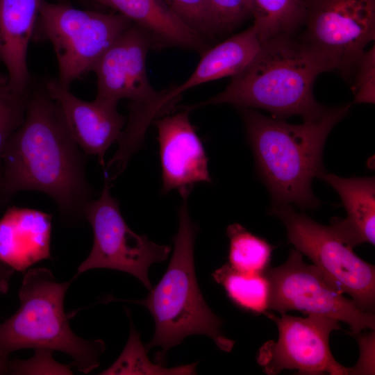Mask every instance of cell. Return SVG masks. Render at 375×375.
Here are the masks:
<instances>
[{
    "label": "cell",
    "instance_id": "31",
    "mask_svg": "<svg viewBox=\"0 0 375 375\" xmlns=\"http://www.w3.org/2000/svg\"><path fill=\"white\" fill-rule=\"evenodd\" d=\"M9 360L0 351V374H8V364Z\"/></svg>",
    "mask_w": 375,
    "mask_h": 375
},
{
    "label": "cell",
    "instance_id": "1",
    "mask_svg": "<svg viewBox=\"0 0 375 375\" xmlns=\"http://www.w3.org/2000/svg\"><path fill=\"white\" fill-rule=\"evenodd\" d=\"M85 156L44 85L32 88L24 120L2 156L1 199L23 190L41 192L54 201L62 222L81 224L95 195L86 177Z\"/></svg>",
    "mask_w": 375,
    "mask_h": 375
},
{
    "label": "cell",
    "instance_id": "11",
    "mask_svg": "<svg viewBox=\"0 0 375 375\" xmlns=\"http://www.w3.org/2000/svg\"><path fill=\"white\" fill-rule=\"evenodd\" d=\"M301 40L348 79L375 37V0H308Z\"/></svg>",
    "mask_w": 375,
    "mask_h": 375
},
{
    "label": "cell",
    "instance_id": "27",
    "mask_svg": "<svg viewBox=\"0 0 375 375\" xmlns=\"http://www.w3.org/2000/svg\"><path fill=\"white\" fill-rule=\"evenodd\" d=\"M52 351L35 349L33 356L27 360H9L8 374H72L70 367L58 363L52 356Z\"/></svg>",
    "mask_w": 375,
    "mask_h": 375
},
{
    "label": "cell",
    "instance_id": "9",
    "mask_svg": "<svg viewBox=\"0 0 375 375\" xmlns=\"http://www.w3.org/2000/svg\"><path fill=\"white\" fill-rule=\"evenodd\" d=\"M85 218L92 227L94 242L74 278L90 269H115L133 275L150 290L149 269L153 263L166 260L172 247L156 244L147 235H139L129 228L121 213L119 201L110 194V181L107 177H104L99 197L88 203Z\"/></svg>",
    "mask_w": 375,
    "mask_h": 375
},
{
    "label": "cell",
    "instance_id": "4",
    "mask_svg": "<svg viewBox=\"0 0 375 375\" xmlns=\"http://www.w3.org/2000/svg\"><path fill=\"white\" fill-rule=\"evenodd\" d=\"M181 203L178 209V228L172 238L174 251L167 269L148 296L140 300H118L108 297L106 302L122 301L147 308L155 322L154 334L145 345L149 351L160 349L156 363L163 365L167 351L192 335L210 338L215 345L230 352L235 342L222 331V320L208 307L199 289L195 273L194 249L198 226L188 210L191 191L178 192Z\"/></svg>",
    "mask_w": 375,
    "mask_h": 375
},
{
    "label": "cell",
    "instance_id": "5",
    "mask_svg": "<svg viewBox=\"0 0 375 375\" xmlns=\"http://www.w3.org/2000/svg\"><path fill=\"white\" fill-rule=\"evenodd\" d=\"M73 279L60 283L45 267L27 269L19 290L20 306L0 325V351L5 356L23 349H44L71 356L84 374L99 366L104 342L77 336L65 312V296Z\"/></svg>",
    "mask_w": 375,
    "mask_h": 375
},
{
    "label": "cell",
    "instance_id": "21",
    "mask_svg": "<svg viewBox=\"0 0 375 375\" xmlns=\"http://www.w3.org/2000/svg\"><path fill=\"white\" fill-rule=\"evenodd\" d=\"M308 0H251L252 16L261 42L291 35L304 22Z\"/></svg>",
    "mask_w": 375,
    "mask_h": 375
},
{
    "label": "cell",
    "instance_id": "7",
    "mask_svg": "<svg viewBox=\"0 0 375 375\" xmlns=\"http://www.w3.org/2000/svg\"><path fill=\"white\" fill-rule=\"evenodd\" d=\"M133 22L119 13L80 10L68 2L43 0L33 39L49 41L58 65V82L66 88L91 69Z\"/></svg>",
    "mask_w": 375,
    "mask_h": 375
},
{
    "label": "cell",
    "instance_id": "20",
    "mask_svg": "<svg viewBox=\"0 0 375 375\" xmlns=\"http://www.w3.org/2000/svg\"><path fill=\"white\" fill-rule=\"evenodd\" d=\"M212 276L240 309L255 315L268 310L269 284L265 273L242 272L227 263L216 269Z\"/></svg>",
    "mask_w": 375,
    "mask_h": 375
},
{
    "label": "cell",
    "instance_id": "18",
    "mask_svg": "<svg viewBox=\"0 0 375 375\" xmlns=\"http://www.w3.org/2000/svg\"><path fill=\"white\" fill-rule=\"evenodd\" d=\"M253 25L205 51L190 77L182 84L166 88L164 103L174 108L184 92L197 85L233 76L245 69L261 47Z\"/></svg>",
    "mask_w": 375,
    "mask_h": 375
},
{
    "label": "cell",
    "instance_id": "14",
    "mask_svg": "<svg viewBox=\"0 0 375 375\" xmlns=\"http://www.w3.org/2000/svg\"><path fill=\"white\" fill-rule=\"evenodd\" d=\"M44 87L60 106L80 149L86 156L98 157L104 167L105 153L117 142L126 124V117L117 110L118 103L97 98L92 101L82 100L57 78L47 81Z\"/></svg>",
    "mask_w": 375,
    "mask_h": 375
},
{
    "label": "cell",
    "instance_id": "8",
    "mask_svg": "<svg viewBox=\"0 0 375 375\" xmlns=\"http://www.w3.org/2000/svg\"><path fill=\"white\" fill-rule=\"evenodd\" d=\"M269 211L283 223L288 241L294 249L308 257L335 289L349 294L361 310L374 311L373 265L359 258L329 226L297 212L292 205H272Z\"/></svg>",
    "mask_w": 375,
    "mask_h": 375
},
{
    "label": "cell",
    "instance_id": "15",
    "mask_svg": "<svg viewBox=\"0 0 375 375\" xmlns=\"http://www.w3.org/2000/svg\"><path fill=\"white\" fill-rule=\"evenodd\" d=\"M51 215L12 206L0 219V260L15 271L24 272L51 257Z\"/></svg>",
    "mask_w": 375,
    "mask_h": 375
},
{
    "label": "cell",
    "instance_id": "24",
    "mask_svg": "<svg viewBox=\"0 0 375 375\" xmlns=\"http://www.w3.org/2000/svg\"><path fill=\"white\" fill-rule=\"evenodd\" d=\"M7 81L0 83V171L7 144L22 124L32 88L24 92L12 90Z\"/></svg>",
    "mask_w": 375,
    "mask_h": 375
},
{
    "label": "cell",
    "instance_id": "30",
    "mask_svg": "<svg viewBox=\"0 0 375 375\" xmlns=\"http://www.w3.org/2000/svg\"><path fill=\"white\" fill-rule=\"evenodd\" d=\"M14 272L12 268L0 260V294L8 292L10 279Z\"/></svg>",
    "mask_w": 375,
    "mask_h": 375
},
{
    "label": "cell",
    "instance_id": "6",
    "mask_svg": "<svg viewBox=\"0 0 375 375\" xmlns=\"http://www.w3.org/2000/svg\"><path fill=\"white\" fill-rule=\"evenodd\" d=\"M151 48V36L133 23L91 69L97 77L96 98L116 103L129 101L128 117L118 140L119 150L127 155L142 147L150 124L169 112L163 103L165 89L156 90L147 73V56Z\"/></svg>",
    "mask_w": 375,
    "mask_h": 375
},
{
    "label": "cell",
    "instance_id": "29",
    "mask_svg": "<svg viewBox=\"0 0 375 375\" xmlns=\"http://www.w3.org/2000/svg\"><path fill=\"white\" fill-rule=\"evenodd\" d=\"M360 333L356 334L359 339L360 356L357 365L351 367V374H374V367L369 362L372 363L374 361L372 350H374V331L367 335H361Z\"/></svg>",
    "mask_w": 375,
    "mask_h": 375
},
{
    "label": "cell",
    "instance_id": "16",
    "mask_svg": "<svg viewBox=\"0 0 375 375\" xmlns=\"http://www.w3.org/2000/svg\"><path fill=\"white\" fill-rule=\"evenodd\" d=\"M42 1L0 0V62L8 72L7 84L15 92L32 88L27 52Z\"/></svg>",
    "mask_w": 375,
    "mask_h": 375
},
{
    "label": "cell",
    "instance_id": "2",
    "mask_svg": "<svg viewBox=\"0 0 375 375\" xmlns=\"http://www.w3.org/2000/svg\"><path fill=\"white\" fill-rule=\"evenodd\" d=\"M350 108L349 103L326 106L322 113L300 124L265 116L253 108H239L256 173L271 196L272 205L290 204L302 209L321 205L312 183L326 172V140Z\"/></svg>",
    "mask_w": 375,
    "mask_h": 375
},
{
    "label": "cell",
    "instance_id": "32",
    "mask_svg": "<svg viewBox=\"0 0 375 375\" xmlns=\"http://www.w3.org/2000/svg\"><path fill=\"white\" fill-rule=\"evenodd\" d=\"M6 81H8L7 76H5L0 72V83L4 82Z\"/></svg>",
    "mask_w": 375,
    "mask_h": 375
},
{
    "label": "cell",
    "instance_id": "25",
    "mask_svg": "<svg viewBox=\"0 0 375 375\" xmlns=\"http://www.w3.org/2000/svg\"><path fill=\"white\" fill-rule=\"evenodd\" d=\"M171 9L204 40L220 35L207 0H165Z\"/></svg>",
    "mask_w": 375,
    "mask_h": 375
},
{
    "label": "cell",
    "instance_id": "3",
    "mask_svg": "<svg viewBox=\"0 0 375 375\" xmlns=\"http://www.w3.org/2000/svg\"><path fill=\"white\" fill-rule=\"evenodd\" d=\"M327 71L324 60L301 41L291 35L274 37L262 42L253 60L231 77L225 90L184 108L227 103L264 109L276 119L299 115L307 119L326 108L315 100L312 88L317 76Z\"/></svg>",
    "mask_w": 375,
    "mask_h": 375
},
{
    "label": "cell",
    "instance_id": "12",
    "mask_svg": "<svg viewBox=\"0 0 375 375\" xmlns=\"http://www.w3.org/2000/svg\"><path fill=\"white\" fill-rule=\"evenodd\" d=\"M277 326L276 342L269 340L260 349L257 362L268 375L283 369H297L299 374L318 375L351 374V367L340 364L333 356L329 337L340 325L335 319L315 314L299 317L268 310L264 314Z\"/></svg>",
    "mask_w": 375,
    "mask_h": 375
},
{
    "label": "cell",
    "instance_id": "26",
    "mask_svg": "<svg viewBox=\"0 0 375 375\" xmlns=\"http://www.w3.org/2000/svg\"><path fill=\"white\" fill-rule=\"evenodd\" d=\"M220 33H228L252 16L251 0H207Z\"/></svg>",
    "mask_w": 375,
    "mask_h": 375
},
{
    "label": "cell",
    "instance_id": "28",
    "mask_svg": "<svg viewBox=\"0 0 375 375\" xmlns=\"http://www.w3.org/2000/svg\"><path fill=\"white\" fill-rule=\"evenodd\" d=\"M374 46L365 51L360 58L353 73L354 83L352 87L355 94L354 103H374Z\"/></svg>",
    "mask_w": 375,
    "mask_h": 375
},
{
    "label": "cell",
    "instance_id": "23",
    "mask_svg": "<svg viewBox=\"0 0 375 375\" xmlns=\"http://www.w3.org/2000/svg\"><path fill=\"white\" fill-rule=\"evenodd\" d=\"M145 346L140 340L139 333L131 324L127 343L119 358L100 374H154L178 375L196 374L197 363L181 365L172 368L152 363L148 358Z\"/></svg>",
    "mask_w": 375,
    "mask_h": 375
},
{
    "label": "cell",
    "instance_id": "13",
    "mask_svg": "<svg viewBox=\"0 0 375 375\" xmlns=\"http://www.w3.org/2000/svg\"><path fill=\"white\" fill-rule=\"evenodd\" d=\"M186 109L153 122L158 131L162 168L161 192L192 190L199 183H211L208 158Z\"/></svg>",
    "mask_w": 375,
    "mask_h": 375
},
{
    "label": "cell",
    "instance_id": "10",
    "mask_svg": "<svg viewBox=\"0 0 375 375\" xmlns=\"http://www.w3.org/2000/svg\"><path fill=\"white\" fill-rule=\"evenodd\" d=\"M265 275L269 284L268 311L297 310L329 317L348 324L353 335L367 329L374 331V312L361 310L344 297L318 267L305 262L296 249L290 250L284 263L269 267Z\"/></svg>",
    "mask_w": 375,
    "mask_h": 375
},
{
    "label": "cell",
    "instance_id": "22",
    "mask_svg": "<svg viewBox=\"0 0 375 375\" xmlns=\"http://www.w3.org/2000/svg\"><path fill=\"white\" fill-rule=\"evenodd\" d=\"M229 238L228 264L235 269L264 274L269 267L274 247L238 223L226 228Z\"/></svg>",
    "mask_w": 375,
    "mask_h": 375
},
{
    "label": "cell",
    "instance_id": "33",
    "mask_svg": "<svg viewBox=\"0 0 375 375\" xmlns=\"http://www.w3.org/2000/svg\"><path fill=\"white\" fill-rule=\"evenodd\" d=\"M69 1H71V0H60L61 2H68V3H69ZM79 1H82V0H79Z\"/></svg>",
    "mask_w": 375,
    "mask_h": 375
},
{
    "label": "cell",
    "instance_id": "17",
    "mask_svg": "<svg viewBox=\"0 0 375 375\" xmlns=\"http://www.w3.org/2000/svg\"><path fill=\"white\" fill-rule=\"evenodd\" d=\"M108 7L141 27L154 48L176 47L201 51L205 40L188 26L165 0H82Z\"/></svg>",
    "mask_w": 375,
    "mask_h": 375
},
{
    "label": "cell",
    "instance_id": "19",
    "mask_svg": "<svg viewBox=\"0 0 375 375\" xmlns=\"http://www.w3.org/2000/svg\"><path fill=\"white\" fill-rule=\"evenodd\" d=\"M320 178L338 193L347 211L344 219H331L334 234L352 249L363 243L374 245V178H342L326 172Z\"/></svg>",
    "mask_w": 375,
    "mask_h": 375
}]
</instances>
